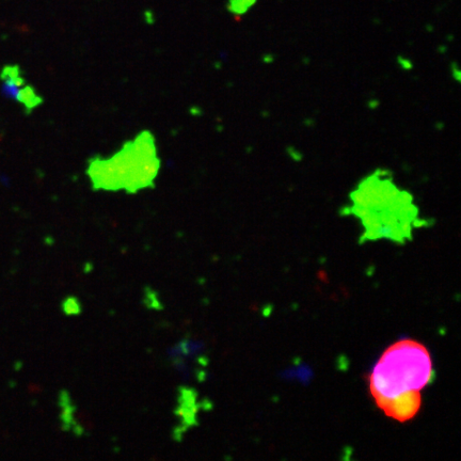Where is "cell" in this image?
I'll use <instances>...</instances> for the list:
<instances>
[{"label":"cell","mask_w":461,"mask_h":461,"mask_svg":"<svg viewBox=\"0 0 461 461\" xmlns=\"http://www.w3.org/2000/svg\"><path fill=\"white\" fill-rule=\"evenodd\" d=\"M256 3V0H229L228 10L234 15H243Z\"/></svg>","instance_id":"obj_8"},{"label":"cell","mask_w":461,"mask_h":461,"mask_svg":"<svg viewBox=\"0 0 461 461\" xmlns=\"http://www.w3.org/2000/svg\"><path fill=\"white\" fill-rule=\"evenodd\" d=\"M198 402L197 391L188 387H180L177 393L176 415L180 417V426L173 431V437L177 441H181L184 433L189 428L198 425V411L200 409Z\"/></svg>","instance_id":"obj_4"},{"label":"cell","mask_w":461,"mask_h":461,"mask_svg":"<svg viewBox=\"0 0 461 461\" xmlns=\"http://www.w3.org/2000/svg\"><path fill=\"white\" fill-rule=\"evenodd\" d=\"M143 302L148 308H152V309L162 308V305L159 300V297H158L157 293L150 287H146V290H144Z\"/></svg>","instance_id":"obj_10"},{"label":"cell","mask_w":461,"mask_h":461,"mask_svg":"<svg viewBox=\"0 0 461 461\" xmlns=\"http://www.w3.org/2000/svg\"><path fill=\"white\" fill-rule=\"evenodd\" d=\"M435 377L429 350L403 339L384 350L368 377L369 393L385 416L400 423L413 419L422 407V391Z\"/></svg>","instance_id":"obj_1"},{"label":"cell","mask_w":461,"mask_h":461,"mask_svg":"<svg viewBox=\"0 0 461 461\" xmlns=\"http://www.w3.org/2000/svg\"><path fill=\"white\" fill-rule=\"evenodd\" d=\"M159 169L160 159L154 136L143 130L111 157L91 159L87 174L94 190H123L134 195L153 188Z\"/></svg>","instance_id":"obj_3"},{"label":"cell","mask_w":461,"mask_h":461,"mask_svg":"<svg viewBox=\"0 0 461 461\" xmlns=\"http://www.w3.org/2000/svg\"><path fill=\"white\" fill-rule=\"evenodd\" d=\"M352 201L349 211L360 220L364 230L361 242L387 239L405 244L412 239L414 229L426 225L411 197L378 173L359 185Z\"/></svg>","instance_id":"obj_2"},{"label":"cell","mask_w":461,"mask_h":461,"mask_svg":"<svg viewBox=\"0 0 461 461\" xmlns=\"http://www.w3.org/2000/svg\"><path fill=\"white\" fill-rule=\"evenodd\" d=\"M15 101L23 106L24 111L27 114L31 113L34 109L43 104L42 96L37 92L36 89L32 86L27 84L19 88Z\"/></svg>","instance_id":"obj_6"},{"label":"cell","mask_w":461,"mask_h":461,"mask_svg":"<svg viewBox=\"0 0 461 461\" xmlns=\"http://www.w3.org/2000/svg\"><path fill=\"white\" fill-rule=\"evenodd\" d=\"M62 311L65 315H79L82 311L81 304L79 302L78 298L70 296L62 302Z\"/></svg>","instance_id":"obj_9"},{"label":"cell","mask_w":461,"mask_h":461,"mask_svg":"<svg viewBox=\"0 0 461 461\" xmlns=\"http://www.w3.org/2000/svg\"><path fill=\"white\" fill-rule=\"evenodd\" d=\"M0 79L8 81L16 87H23L27 84L20 67L16 64H6L0 71Z\"/></svg>","instance_id":"obj_7"},{"label":"cell","mask_w":461,"mask_h":461,"mask_svg":"<svg viewBox=\"0 0 461 461\" xmlns=\"http://www.w3.org/2000/svg\"><path fill=\"white\" fill-rule=\"evenodd\" d=\"M59 405L62 409V413L60 415L61 426L65 430H71L75 435L82 436L85 432L84 427H81L79 423L75 417L76 408L71 401L70 394L66 391H62L59 394Z\"/></svg>","instance_id":"obj_5"}]
</instances>
